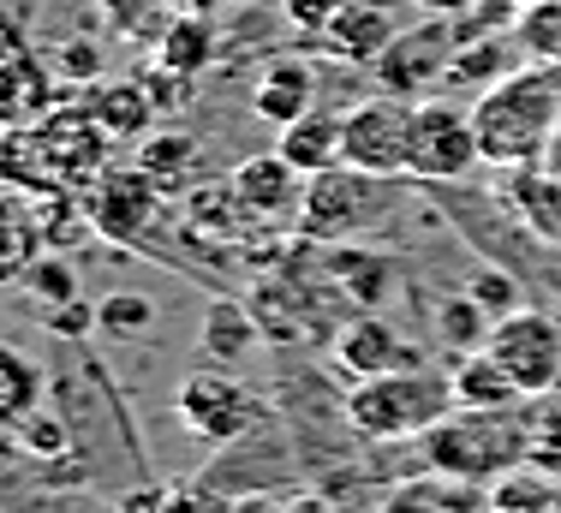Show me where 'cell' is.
Wrapping results in <instances>:
<instances>
[{
	"instance_id": "cell-1",
	"label": "cell",
	"mask_w": 561,
	"mask_h": 513,
	"mask_svg": "<svg viewBox=\"0 0 561 513\" xmlns=\"http://www.w3.org/2000/svg\"><path fill=\"white\" fill-rule=\"evenodd\" d=\"M472 126L478 156L502 173L550 161L561 138V66H519L514 78L472 102Z\"/></svg>"
},
{
	"instance_id": "cell-2",
	"label": "cell",
	"mask_w": 561,
	"mask_h": 513,
	"mask_svg": "<svg viewBox=\"0 0 561 513\" xmlns=\"http://www.w3.org/2000/svg\"><path fill=\"white\" fill-rule=\"evenodd\" d=\"M424 460L443 478H466V483H502L507 471H519L531 460V430L514 412H466L454 407L436 430L419 436Z\"/></svg>"
},
{
	"instance_id": "cell-3",
	"label": "cell",
	"mask_w": 561,
	"mask_h": 513,
	"mask_svg": "<svg viewBox=\"0 0 561 513\" xmlns=\"http://www.w3.org/2000/svg\"><path fill=\"white\" fill-rule=\"evenodd\" d=\"M346 424L370 442H419L454 412V383L443 371H394V376H365L346 395Z\"/></svg>"
},
{
	"instance_id": "cell-4",
	"label": "cell",
	"mask_w": 561,
	"mask_h": 513,
	"mask_svg": "<svg viewBox=\"0 0 561 513\" xmlns=\"http://www.w3.org/2000/svg\"><path fill=\"white\" fill-rule=\"evenodd\" d=\"M389 180L365 168H329V173H311L305 180V204H299V239L311 246H346L353 233H365L370 221L389 215Z\"/></svg>"
},
{
	"instance_id": "cell-5",
	"label": "cell",
	"mask_w": 561,
	"mask_h": 513,
	"mask_svg": "<svg viewBox=\"0 0 561 513\" xmlns=\"http://www.w3.org/2000/svg\"><path fill=\"white\" fill-rule=\"evenodd\" d=\"M478 126H472V107L443 102V96H424L412 102V138H407V173L412 180H431V185H454L478 168Z\"/></svg>"
},
{
	"instance_id": "cell-6",
	"label": "cell",
	"mask_w": 561,
	"mask_h": 513,
	"mask_svg": "<svg viewBox=\"0 0 561 513\" xmlns=\"http://www.w3.org/2000/svg\"><path fill=\"white\" fill-rule=\"evenodd\" d=\"M108 132L90 119L84 102H60L55 114L36 126V156H43L48 192H90L108 173Z\"/></svg>"
},
{
	"instance_id": "cell-7",
	"label": "cell",
	"mask_w": 561,
	"mask_h": 513,
	"mask_svg": "<svg viewBox=\"0 0 561 513\" xmlns=\"http://www.w3.org/2000/svg\"><path fill=\"white\" fill-rule=\"evenodd\" d=\"M454 48H460V36H454V19H436V12H424L419 24H400V36L389 43V54L370 66V72H377V90H389V96H407V102L436 96V90L448 84Z\"/></svg>"
},
{
	"instance_id": "cell-8",
	"label": "cell",
	"mask_w": 561,
	"mask_h": 513,
	"mask_svg": "<svg viewBox=\"0 0 561 513\" xmlns=\"http://www.w3.org/2000/svg\"><path fill=\"white\" fill-rule=\"evenodd\" d=\"M168 192L156 173H144L138 161H108L96 185L84 192V215H90V233L108 239V246H138L144 233L156 227Z\"/></svg>"
},
{
	"instance_id": "cell-9",
	"label": "cell",
	"mask_w": 561,
	"mask_h": 513,
	"mask_svg": "<svg viewBox=\"0 0 561 513\" xmlns=\"http://www.w3.org/2000/svg\"><path fill=\"white\" fill-rule=\"evenodd\" d=\"M407 138H412V102L389 96V90H377V96L353 102L341 114L346 168H365V173H377V180L407 173Z\"/></svg>"
},
{
	"instance_id": "cell-10",
	"label": "cell",
	"mask_w": 561,
	"mask_h": 513,
	"mask_svg": "<svg viewBox=\"0 0 561 513\" xmlns=\"http://www.w3.org/2000/svg\"><path fill=\"white\" fill-rule=\"evenodd\" d=\"M490 358L502 364L507 376H514L519 395H550L561 383V322L550 310H514V317H502L496 329H490Z\"/></svg>"
},
{
	"instance_id": "cell-11",
	"label": "cell",
	"mask_w": 561,
	"mask_h": 513,
	"mask_svg": "<svg viewBox=\"0 0 561 513\" xmlns=\"http://www.w3.org/2000/svg\"><path fill=\"white\" fill-rule=\"evenodd\" d=\"M251 412H257V407H251L245 383H239L233 371H221V364L192 371L180 383V395H173V418H180L197 442H209V448H227V442L245 436Z\"/></svg>"
},
{
	"instance_id": "cell-12",
	"label": "cell",
	"mask_w": 561,
	"mask_h": 513,
	"mask_svg": "<svg viewBox=\"0 0 561 513\" xmlns=\"http://www.w3.org/2000/svg\"><path fill=\"white\" fill-rule=\"evenodd\" d=\"M233 197L251 221H299V204H305V173L293 168L280 150H263V156H245L233 161Z\"/></svg>"
},
{
	"instance_id": "cell-13",
	"label": "cell",
	"mask_w": 561,
	"mask_h": 513,
	"mask_svg": "<svg viewBox=\"0 0 561 513\" xmlns=\"http://www.w3.org/2000/svg\"><path fill=\"white\" fill-rule=\"evenodd\" d=\"M335 358L346 376H394V371H419V346L407 341V334L394 329V322H382L377 310H358V317H346L335 329Z\"/></svg>"
},
{
	"instance_id": "cell-14",
	"label": "cell",
	"mask_w": 561,
	"mask_h": 513,
	"mask_svg": "<svg viewBox=\"0 0 561 513\" xmlns=\"http://www.w3.org/2000/svg\"><path fill=\"white\" fill-rule=\"evenodd\" d=\"M60 78L36 48H19L0 60V132H36L60 107Z\"/></svg>"
},
{
	"instance_id": "cell-15",
	"label": "cell",
	"mask_w": 561,
	"mask_h": 513,
	"mask_svg": "<svg viewBox=\"0 0 561 513\" xmlns=\"http://www.w3.org/2000/svg\"><path fill=\"white\" fill-rule=\"evenodd\" d=\"M400 36V24H394V0H346V7L335 12V19L323 24V54L329 60H341V66H377L382 54H389V43Z\"/></svg>"
},
{
	"instance_id": "cell-16",
	"label": "cell",
	"mask_w": 561,
	"mask_h": 513,
	"mask_svg": "<svg viewBox=\"0 0 561 513\" xmlns=\"http://www.w3.org/2000/svg\"><path fill=\"white\" fill-rule=\"evenodd\" d=\"M502 204L543 246H561V168L550 161H531V168H514L502 180Z\"/></svg>"
},
{
	"instance_id": "cell-17",
	"label": "cell",
	"mask_w": 561,
	"mask_h": 513,
	"mask_svg": "<svg viewBox=\"0 0 561 513\" xmlns=\"http://www.w3.org/2000/svg\"><path fill=\"white\" fill-rule=\"evenodd\" d=\"M84 107L114 144H144L156 132V114H162L144 78H102V84L84 90Z\"/></svg>"
},
{
	"instance_id": "cell-18",
	"label": "cell",
	"mask_w": 561,
	"mask_h": 513,
	"mask_svg": "<svg viewBox=\"0 0 561 513\" xmlns=\"http://www.w3.org/2000/svg\"><path fill=\"white\" fill-rule=\"evenodd\" d=\"M251 114L263 119V126H293L299 114H311L317 107V78L305 60H293V54H275L270 66L257 72V84H251Z\"/></svg>"
},
{
	"instance_id": "cell-19",
	"label": "cell",
	"mask_w": 561,
	"mask_h": 513,
	"mask_svg": "<svg viewBox=\"0 0 561 513\" xmlns=\"http://www.w3.org/2000/svg\"><path fill=\"white\" fill-rule=\"evenodd\" d=\"M43 256H48V233H43V215H36V197L0 185V287L24 281Z\"/></svg>"
},
{
	"instance_id": "cell-20",
	"label": "cell",
	"mask_w": 561,
	"mask_h": 513,
	"mask_svg": "<svg viewBox=\"0 0 561 513\" xmlns=\"http://www.w3.org/2000/svg\"><path fill=\"white\" fill-rule=\"evenodd\" d=\"M323 275H329V287L346 293V299L365 305V310H377L394 293V263L382 251H370V246H329L323 251Z\"/></svg>"
},
{
	"instance_id": "cell-21",
	"label": "cell",
	"mask_w": 561,
	"mask_h": 513,
	"mask_svg": "<svg viewBox=\"0 0 561 513\" xmlns=\"http://www.w3.org/2000/svg\"><path fill=\"white\" fill-rule=\"evenodd\" d=\"M519 66H531L526 54H519L514 31H496V36H472V43L454 48V66H448V90H496L502 78H514Z\"/></svg>"
},
{
	"instance_id": "cell-22",
	"label": "cell",
	"mask_w": 561,
	"mask_h": 513,
	"mask_svg": "<svg viewBox=\"0 0 561 513\" xmlns=\"http://www.w3.org/2000/svg\"><path fill=\"white\" fill-rule=\"evenodd\" d=\"M275 150L293 161V168L311 180V173H329L341 168V114H329V107H311V114H299L293 126L275 132Z\"/></svg>"
},
{
	"instance_id": "cell-23",
	"label": "cell",
	"mask_w": 561,
	"mask_h": 513,
	"mask_svg": "<svg viewBox=\"0 0 561 513\" xmlns=\"http://www.w3.org/2000/svg\"><path fill=\"white\" fill-rule=\"evenodd\" d=\"M257 317H251V305L239 299H209L204 305V329H197V353L204 364H221V371H233L239 358H251V346H257Z\"/></svg>"
},
{
	"instance_id": "cell-24",
	"label": "cell",
	"mask_w": 561,
	"mask_h": 513,
	"mask_svg": "<svg viewBox=\"0 0 561 513\" xmlns=\"http://www.w3.org/2000/svg\"><path fill=\"white\" fill-rule=\"evenodd\" d=\"M150 60L173 66L185 78H204V66L216 60V24H209V12H168V24L150 43Z\"/></svg>"
},
{
	"instance_id": "cell-25",
	"label": "cell",
	"mask_w": 561,
	"mask_h": 513,
	"mask_svg": "<svg viewBox=\"0 0 561 513\" xmlns=\"http://www.w3.org/2000/svg\"><path fill=\"white\" fill-rule=\"evenodd\" d=\"M448 383H454V407H466V412H514V400H526L514 388V376L490 353H460Z\"/></svg>"
},
{
	"instance_id": "cell-26",
	"label": "cell",
	"mask_w": 561,
	"mask_h": 513,
	"mask_svg": "<svg viewBox=\"0 0 561 513\" xmlns=\"http://www.w3.org/2000/svg\"><path fill=\"white\" fill-rule=\"evenodd\" d=\"M490 508V495H484V483H466V478H419V483H407V490L394 495L382 513H484Z\"/></svg>"
},
{
	"instance_id": "cell-27",
	"label": "cell",
	"mask_w": 561,
	"mask_h": 513,
	"mask_svg": "<svg viewBox=\"0 0 561 513\" xmlns=\"http://www.w3.org/2000/svg\"><path fill=\"white\" fill-rule=\"evenodd\" d=\"M197 150H204V144H197L192 132L156 126L150 138L138 144V168L156 173V180H162V192H180V185L192 180V168H197Z\"/></svg>"
},
{
	"instance_id": "cell-28",
	"label": "cell",
	"mask_w": 561,
	"mask_h": 513,
	"mask_svg": "<svg viewBox=\"0 0 561 513\" xmlns=\"http://www.w3.org/2000/svg\"><path fill=\"white\" fill-rule=\"evenodd\" d=\"M245 221H251V215L239 209L233 180L192 185V197H185V227H192V233H209V239H239V233H245Z\"/></svg>"
},
{
	"instance_id": "cell-29",
	"label": "cell",
	"mask_w": 561,
	"mask_h": 513,
	"mask_svg": "<svg viewBox=\"0 0 561 513\" xmlns=\"http://www.w3.org/2000/svg\"><path fill=\"white\" fill-rule=\"evenodd\" d=\"M36 400H43V371L24 353L0 346V430H19L36 412Z\"/></svg>"
},
{
	"instance_id": "cell-30",
	"label": "cell",
	"mask_w": 561,
	"mask_h": 513,
	"mask_svg": "<svg viewBox=\"0 0 561 513\" xmlns=\"http://www.w3.org/2000/svg\"><path fill=\"white\" fill-rule=\"evenodd\" d=\"M436 329H443V341L454 353H484L490 346V310L472 299V293H443V305H436Z\"/></svg>"
},
{
	"instance_id": "cell-31",
	"label": "cell",
	"mask_w": 561,
	"mask_h": 513,
	"mask_svg": "<svg viewBox=\"0 0 561 513\" xmlns=\"http://www.w3.org/2000/svg\"><path fill=\"white\" fill-rule=\"evenodd\" d=\"M514 43L531 66H561V0H531V7H519Z\"/></svg>"
},
{
	"instance_id": "cell-32",
	"label": "cell",
	"mask_w": 561,
	"mask_h": 513,
	"mask_svg": "<svg viewBox=\"0 0 561 513\" xmlns=\"http://www.w3.org/2000/svg\"><path fill=\"white\" fill-rule=\"evenodd\" d=\"M96 329L108 334V341H150L156 299L150 293H108V299L96 305Z\"/></svg>"
},
{
	"instance_id": "cell-33",
	"label": "cell",
	"mask_w": 561,
	"mask_h": 513,
	"mask_svg": "<svg viewBox=\"0 0 561 513\" xmlns=\"http://www.w3.org/2000/svg\"><path fill=\"white\" fill-rule=\"evenodd\" d=\"M90 7H96L119 36H131V43H156V31H162L168 12H173L168 0H90Z\"/></svg>"
},
{
	"instance_id": "cell-34",
	"label": "cell",
	"mask_w": 561,
	"mask_h": 513,
	"mask_svg": "<svg viewBox=\"0 0 561 513\" xmlns=\"http://www.w3.org/2000/svg\"><path fill=\"white\" fill-rule=\"evenodd\" d=\"M43 60L55 66L60 84H78V90L102 84V48L90 43V36H66V43H55V48L43 54Z\"/></svg>"
},
{
	"instance_id": "cell-35",
	"label": "cell",
	"mask_w": 561,
	"mask_h": 513,
	"mask_svg": "<svg viewBox=\"0 0 561 513\" xmlns=\"http://www.w3.org/2000/svg\"><path fill=\"white\" fill-rule=\"evenodd\" d=\"M19 448L31 454V460H60V454L72 448V424H66V418H48V412H31L19 424Z\"/></svg>"
},
{
	"instance_id": "cell-36",
	"label": "cell",
	"mask_w": 561,
	"mask_h": 513,
	"mask_svg": "<svg viewBox=\"0 0 561 513\" xmlns=\"http://www.w3.org/2000/svg\"><path fill=\"white\" fill-rule=\"evenodd\" d=\"M466 293H472V299L490 310V322H502V317H514V310H526V305H519V281L507 275V269H478V275L466 281Z\"/></svg>"
},
{
	"instance_id": "cell-37",
	"label": "cell",
	"mask_w": 561,
	"mask_h": 513,
	"mask_svg": "<svg viewBox=\"0 0 561 513\" xmlns=\"http://www.w3.org/2000/svg\"><path fill=\"white\" fill-rule=\"evenodd\" d=\"M19 287H31V293H36V299H43L48 310H55V305H66V299H78V275H72V263H60L55 251H48L43 263H36L31 275L19 281Z\"/></svg>"
},
{
	"instance_id": "cell-38",
	"label": "cell",
	"mask_w": 561,
	"mask_h": 513,
	"mask_svg": "<svg viewBox=\"0 0 561 513\" xmlns=\"http://www.w3.org/2000/svg\"><path fill=\"white\" fill-rule=\"evenodd\" d=\"M138 78L150 84V96H156V107H162V114H180V107L192 102V84H197V78L173 72V66H156V60H150V72H138Z\"/></svg>"
},
{
	"instance_id": "cell-39",
	"label": "cell",
	"mask_w": 561,
	"mask_h": 513,
	"mask_svg": "<svg viewBox=\"0 0 561 513\" xmlns=\"http://www.w3.org/2000/svg\"><path fill=\"white\" fill-rule=\"evenodd\" d=\"M48 329H55L60 341H84V334L96 329V305H90L84 293H78V299H66V305L48 310Z\"/></svg>"
},
{
	"instance_id": "cell-40",
	"label": "cell",
	"mask_w": 561,
	"mask_h": 513,
	"mask_svg": "<svg viewBox=\"0 0 561 513\" xmlns=\"http://www.w3.org/2000/svg\"><path fill=\"white\" fill-rule=\"evenodd\" d=\"M280 7V19L287 24H299L305 36H323V24L335 19V12L346 7V0H275Z\"/></svg>"
},
{
	"instance_id": "cell-41",
	"label": "cell",
	"mask_w": 561,
	"mask_h": 513,
	"mask_svg": "<svg viewBox=\"0 0 561 513\" xmlns=\"http://www.w3.org/2000/svg\"><path fill=\"white\" fill-rule=\"evenodd\" d=\"M424 12H436V19H460V12H472L478 0H419Z\"/></svg>"
},
{
	"instance_id": "cell-42",
	"label": "cell",
	"mask_w": 561,
	"mask_h": 513,
	"mask_svg": "<svg viewBox=\"0 0 561 513\" xmlns=\"http://www.w3.org/2000/svg\"><path fill=\"white\" fill-rule=\"evenodd\" d=\"M173 12H221V7H245V0H168Z\"/></svg>"
},
{
	"instance_id": "cell-43",
	"label": "cell",
	"mask_w": 561,
	"mask_h": 513,
	"mask_svg": "<svg viewBox=\"0 0 561 513\" xmlns=\"http://www.w3.org/2000/svg\"><path fill=\"white\" fill-rule=\"evenodd\" d=\"M280 513H335V508H329L323 495H293V502L280 508Z\"/></svg>"
},
{
	"instance_id": "cell-44",
	"label": "cell",
	"mask_w": 561,
	"mask_h": 513,
	"mask_svg": "<svg viewBox=\"0 0 561 513\" xmlns=\"http://www.w3.org/2000/svg\"><path fill=\"white\" fill-rule=\"evenodd\" d=\"M19 48H24V36L12 31V19H0V60H12Z\"/></svg>"
},
{
	"instance_id": "cell-45",
	"label": "cell",
	"mask_w": 561,
	"mask_h": 513,
	"mask_svg": "<svg viewBox=\"0 0 561 513\" xmlns=\"http://www.w3.org/2000/svg\"><path fill=\"white\" fill-rule=\"evenodd\" d=\"M550 168H561V138H556V150H550Z\"/></svg>"
},
{
	"instance_id": "cell-46",
	"label": "cell",
	"mask_w": 561,
	"mask_h": 513,
	"mask_svg": "<svg viewBox=\"0 0 561 513\" xmlns=\"http://www.w3.org/2000/svg\"><path fill=\"white\" fill-rule=\"evenodd\" d=\"M514 7H531V0H514Z\"/></svg>"
}]
</instances>
